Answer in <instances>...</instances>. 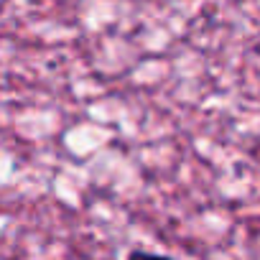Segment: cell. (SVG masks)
<instances>
[{"label": "cell", "instance_id": "cell-1", "mask_svg": "<svg viewBox=\"0 0 260 260\" xmlns=\"http://www.w3.org/2000/svg\"><path fill=\"white\" fill-rule=\"evenodd\" d=\"M127 260H174L169 255H158V252H146V250H133Z\"/></svg>", "mask_w": 260, "mask_h": 260}]
</instances>
